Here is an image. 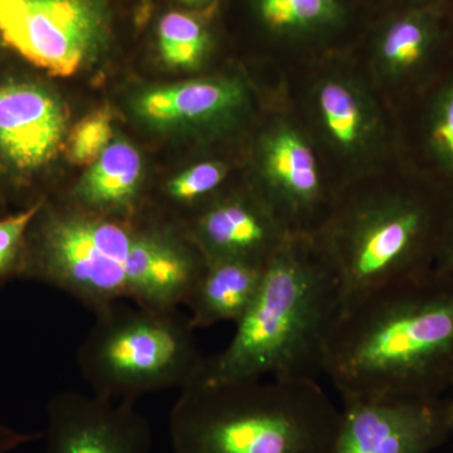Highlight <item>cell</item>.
<instances>
[{
    "label": "cell",
    "mask_w": 453,
    "mask_h": 453,
    "mask_svg": "<svg viewBox=\"0 0 453 453\" xmlns=\"http://www.w3.org/2000/svg\"><path fill=\"white\" fill-rule=\"evenodd\" d=\"M324 374L342 402L442 398L453 388V280L429 268L342 309Z\"/></svg>",
    "instance_id": "1"
},
{
    "label": "cell",
    "mask_w": 453,
    "mask_h": 453,
    "mask_svg": "<svg viewBox=\"0 0 453 453\" xmlns=\"http://www.w3.org/2000/svg\"><path fill=\"white\" fill-rule=\"evenodd\" d=\"M205 259L170 229L86 211L46 213L28 234L25 279L70 295L97 312L116 303L153 309L184 305Z\"/></svg>",
    "instance_id": "2"
},
{
    "label": "cell",
    "mask_w": 453,
    "mask_h": 453,
    "mask_svg": "<svg viewBox=\"0 0 453 453\" xmlns=\"http://www.w3.org/2000/svg\"><path fill=\"white\" fill-rule=\"evenodd\" d=\"M342 310L338 283L311 237L295 235L265 270L252 305L198 380H316Z\"/></svg>",
    "instance_id": "3"
},
{
    "label": "cell",
    "mask_w": 453,
    "mask_h": 453,
    "mask_svg": "<svg viewBox=\"0 0 453 453\" xmlns=\"http://www.w3.org/2000/svg\"><path fill=\"white\" fill-rule=\"evenodd\" d=\"M342 410L316 380H255L180 390L173 453H333Z\"/></svg>",
    "instance_id": "4"
},
{
    "label": "cell",
    "mask_w": 453,
    "mask_h": 453,
    "mask_svg": "<svg viewBox=\"0 0 453 453\" xmlns=\"http://www.w3.org/2000/svg\"><path fill=\"white\" fill-rule=\"evenodd\" d=\"M449 211L441 213L428 196L402 188L336 196L311 240L335 277L342 310L432 268Z\"/></svg>",
    "instance_id": "5"
},
{
    "label": "cell",
    "mask_w": 453,
    "mask_h": 453,
    "mask_svg": "<svg viewBox=\"0 0 453 453\" xmlns=\"http://www.w3.org/2000/svg\"><path fill=\"white\" fill-rule=\"evenodd\" d=\"M96 320L77 350V365L92 393L135 404L142 396L183 389L199 380L202 356L195 327L178 309L116 303Z\"/></svg>",
    "instance_id": "6"
},
{
    "label": "cell",
    "mask_w": 453,
    "mask_h": 453,
    "mask_svg": "<svg viewBox=\"0 0 453 453\" xmlns=\"http://www.w3.org/2000/svg\"><path fill=\"white\" fill-rule=\"evenodd\" d=\"M257 196L292 235L312 237L335 204L308 135L288 119L273 122L258 142Z\"/></svg>",
    "instance_id": "7"
},
{
    "label": "cell",
    "mask_w": 453,
    "mask_h": 453,
    "mask_svg": "<svg viewBox=\"0 0 453 453\" xmlns=\"http://www.w3.org/2000/svg\"><path fill=\"white\" fill-rule=\"evenodd\" d=\"M100 28V11L92 0H0L4 41L57 76L79 70Z\"/></svg>",
    "instance_id": "8"
},
{
    "label": "cell",
    "mask_w": 453,
    "mask_h": 453,
    "mask_svg": "<svg viewBox=\"0 0 453 453\" xmlns=\"http://www.w3.org/2000/svg\"><path fill=\"white\" fill-rule=\"evenodd\" d=\"M452 432L446 396L342 402L333 453H429Z\"/></svg>",
    "instance_id": "9"
},
{
    "label": "cell",
    "mask_w": 453,
    "mask_h": 453,
    "mask_svg": "<svg viewBox=\"0 0 453 453\" xmlns=\"http://www.w3.org/2000/svg\"><path fill=\"white\" fill-rule=\"evenodd\" d=\"M46 453H150L151 423L127 402L74 390L56 393L46 408Z\"/></svg>",
    "instance_id": "10"
},
{
    "label": "cell",
    "mask_w": 453,
    "mask_h": 453,
    "mask_svg": "<svg viewBox=\"0 0 453 453\" xmlns=\"http://www.w3.org/2000/svg\"><path fill=\"white\" fill-rule=\"evenodd\" d=\"M205 261L238 259L267 267L292 235L257 195L220 196L188 231Z\"/></svg>",
    "instance_id": "11"
},
{
    "label": "cell",
    "mask_w": 453,
    "mask_h": 453,
    "mask_svg": "<svg viewBox=\"0 0 453 453\" xmlns=\"http://www.w3.org/2000/svg\"><path fill=\"white\" fill-rule=\"evenodd\" d=\"M309 110L319 138L340 160L363 165L383 148V118L356 77L327 73L310 88Z\"/></svg>",
    "instance_id": "12"
},
{
    "label": "cell",
    "mask_w": 453,
    "mask_h": 453,
    "mask_svg": "<svg viewBox=\"0 0 453 453\" xmlns=\"http://www.w3.org/2000/svg\"><path fill=\"white\" fill-rule=\"evenodd\" d=\"M65 107L37 83H0V159L18 175L35 174L56 157L65 133Z\"/></svg>",
    "instance_id": "13"
},
{
    "label": "cell",
    "mask_w": 453,
    "mask_h": 453,
    "mask_svg": "<svg viewBox=\"0 0 453 453\" xmlns=\"http://www.w3.org/2000/svg\"><path fill=\"white\" fill-rule=\"evenodd\" d=\"M246 100V88L237 80H196L146 92L138 110L157 124L214 125L231 120Z\"/></svg>",
    "instance_id": "14"
},
{
    "label": "cell",
    "mask_w": 453,
    "mask_h": 453,
    "mask_svg": "<svg viewBox=\"0 0 453 453\" xmlns=\"http://www.w3.org/2000/svg\"><path fill=\"white\" fill-rule=\"evenodd\" d=\"M266 267L238 261H205L184 305L195 329L219 323L237 324L257 296Z\"/></svg>",
    "instance_id": "15"
},
{
    "label": "cell",
    "mask_w": 453,
    "mask_h": 453,
    "mask_svg": "<svg viewBox=\"0 0 453 453\" xmlns=\"http://www.w3.org/2000/svg\"><path fill=\"white\" fill-rule=\"evenodd\" d=\"M142 157L133 145L111 142L91 164L76 189L82 211L125 219L133 213L142 179Z\"/></svg>",
    "instance_id": "16"
},
{
    "label": "cell",
    "mask_w": 453,
    "mask_h": 453,
    "mask_svg": "<svg viewBox=\"0 0 453 453\" xmlns=\"http://www.w3.org/2000/svg\"><path fill=\"white\" fill-rule=\"evenodd\" d=\"M436 8H417L390 20L374 50L377 73L390 81L403 80L421 68L438 37Z\"/></svg>",
    "instance_id": "17"
},
{
    "label": "cell",
    "mask_w": 453,
    "mask_h": 453,
    "mask_svg": "<svg viewBox=\"0 0 453 453\" xmlns=\"http://www.w3.org/2000/svg\"><path fill=\"white\" fill-rule=\"evenodd\" d=\"M259 17L277 35H318L338 26L344 16L340 0H257Z\"/></svg>",
    "instance_id": "18"
},
{
    "label": "cell",
    "mask_w": 453,
    "mask_h": 453,
    "mask_svg": "<svg viewBox=\"0 0 453 453\" xmlns=\"http://www.w3.org/2000/svg\"><path fill=\"white\" fill-rule=\"evenodd\" d=\"M160 52L173 67L193 68L201 65L210 49L207 29L196 18L172 12L160 20Z\"/></svg>",
    "instance_id": "19"
},
{
    "label": "cell",
    "mask_w": 453,
    "mask_h": 453,
    "mask_svg": "<svg viewBox=\"0 0 453 453\" xmlns=\"http://www.w3.org/2000/svg\"><path fill=\"white\" fill-rule=\"evenodd\" d=\"M43 203L40 198L16 214L0 217V283L25 279L29 229Z\"/></svg>",
    "instance_id": "20"
},
{
    "label": "cell",
    "mask_w": 453,
    "mask_h": 453,
    "mask_svg": "<svg viewBox=\"0 0 453 453\" xmlns=\"http://www.w3.org/2000/svg\"><path fill=\"white\" fill-rule=\"evenodd\" d=\"M226 174L228 169L225 164H196L169 181L165 189L166 196L178 207L190 208L199 205L198 213H201L208 205L219 199L214 198V196L225 183Z\"/></svg>",
    "instance_id": "21"
},
{
    "label": "cell",
    "mask_w": 453,
    "mask_h": 453,
    "mask_svg": "<svg viewBox=\"0 0 453 453\" xmlns=\"http://www.w3.org/2000/svg\"><path fill=\"white\" fill-rule=\"evenodd\" d=\"M427 142L438 165L453 177V76L443 83L432 103Z\"/></svg>",
    "instance_id": "22"
},
{
    "label": "cell",
    "mask_w": 453,
    "mask_h": 453,
    "mask_svg": "<svg viewBox=\"0 0 453 453\" xmlns=\"http://www.w3.org/2000/svg\"><path fill=\"white\" fill-rule=\"evenodd\" d=\"M112 119L107 111H96L80 121L68 139V157L77 165H91L110 145Z\"/></svg>",
    "instance_id": "23"
},
{
    "label": "cell",
    "mask_w": 453,
    "mask_h": 453,
    "mask_svg": "<svg viewBox=\"0 0 453 453\" xmlns=\"http://www.w3.org/2000/svg\"><path fill=\"white\" fill-rule=\"evenodd\" d=\"M432 270L437 275L453 280V207L447 216Z\"/></svg>",
    "instance_id": "24"
},
{
    "label": "cell",
    "mask_w": 453,
    "mask_h": 453,
    "mask_svg": "<svg viewBox=\"0 0 453 453\" xmlns=\"http://www.w3.org/2000/svg\"><path fill=\"white\" fill-rule=\"evenodd\" d=\"M43 438V432L20 431L0 423V453H13Z\"/></svg>",
    "instance_id": "25"
},
{
    "label": "cell",
    "mask_w": 453,
    "mask_h": 453,
    "mask_svg": "<svg viewBox=\"0 0 453 453\" xmlns=\"http://www.w3.org/2000/svg\"><path fill=\"white\" fill-rule=\"evenodd\" d=\"M451 392V395L449 396H446L447 398V403H449V414H451V419H452V425H453V388L449 390Z\"/></svg>",
    "instance_id": "26"
},
{
    "label": "cell",
    "mask_w": 453,
    "mask_h": 453,
    "mask_svg": "<svg viewBox=\"0 0 453 453\" xmlns=\"http://www.w3.org/2000/svg\"><path fill=\"white\" fill-rule=\"evenodd\" d=\"M179 2L186 3V4H196V3L204 2V0H179Z\"/></svg>",
    "instance_id": "27"
}]
</instances>
